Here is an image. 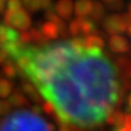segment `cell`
Segmentation results:
<instances>
[{"mask_svg": "<svg viewBox=\"0 0 131 131\" xmlns=\"http://www.w3.org/2000/svg\"><path fill=\"white\" fill-rule=\"evenodd\" d=\"M69 30L72 34H79L81 33V18H77V19H73L69 24Z\"/></svg>", "mask_w": 131, "mask_h": 131, "instance_id": "obj_16", "label": "cell"}, {"mask_svg": "<svg viewBox=\"0 0 131 131\" xmlns=\"http://www.w3.org/2000/svg\"><path fill=\"white\" fill-rule=\"evenodd\" d=\"M103 14H104V7H103V5L100 4V3H94L92 11H91V17H92V19H95V21L102 19Z\"/></svg>", "mask_w": 131, "mask_h": 131, "instance_id": "obj_12", "label": "cell"}, {"mask_svg": "<svg viewBox=\"0 0 131 131\" xmlns=\"http://www.w3.org/2000/svg\"><path fill=\"white\" fill-rule=\"evenodd\" d=\"M4 73L7 78H14L15 74H16V69H15L14 66L11 64H7L4 67Z\"/></svg>", "mask_w": 131, "mask_h": 131, "instance_id": "obj_20", "label": "cell"}, {"mask_svg": "<svg viewBox=\"0 0 131 131\" xmlns=\"http://www.w3.org/2000/svg\"><path fill=\"white\" fill-rule=\"evenodd\" d=\"M125 126L131 129V114H129V115L125 117Z\"/></svg>", "mask_w": 131, "mask_h": 131, "instance_id": "obj_23", "label": "cell"}, {"mask_svg": "<svg viewBox=\"0 0 131 131\" xmlns=\"http://www.w3.org/2000/svg\"><path fill=\"white\" fill-rule=\"evenodd\" d=\"M47 5H50V3H41V1H27V3H26V6H27L28 10H30V11H38L39 7L47 6Z\"/></svg>", "mask_w": 131, "mask_h": 131, "instance_id": "obj_17", "label": "cell"}, {"mask_svg": "<svg viewBox=\"0 0 131 131\" xmlns=\"http://www.w3.org/2000/svg\"><path fill=\"white\" fill-rule=\"evenodd\" d=\"M1 50L23 70L63 123L94 127L113 113L119 97L115 66L101 50L88 49L84 39L40 47L17 42Z\"/></svg>", "mask_w": 131, "mask_h": 131, "instance_id": "obj_1", "label": "cell"}, {"mask_svg": "<svg viewBox=\"0 0 131 131\" xmlns=\"http://www.w3.org/2000/svg\"><path fill=\"white\" fill-rule=\"evenodd\" d=\"M127 104H129V109L131 111V95L129 96V101H127Z\"/></svg>", "mask_w": 131, "mask_h": 131, "instance_id": "obj_27", "label": "cell"}, {"mask_svg": "<svg viewBox=\"0 0 131 131\" xmlns=\"http://www.w3.org/2000/svg\"><path fill=\"white\" fill-rule=\"evenodd\" d=\"M52 127L38 114L29 111L11 113L0 123V131H51Z\"/></svg>", "mask_w": 131, "mask_h": 131, "instance_id": "obj_2", "label": "cell"}, {"mask_svg": "<svg viewBox=\"0 0 131 131\" xmlns=\"http://www.w3.org/2000/svg\"><path fill=\"white\" fill-rule=\"evenodd\" d=\"M56 11L57 14L60 15L63 18H68L70 17V15L73 14V4L70 1H67V0H63V1H60L56 6Z\"/></svg>", "mask_w": 131, "mask_h": 131, "instance_id": "obj_7", "label": "cell"}, {"mask_svg": "<svg viewBox=\"0 0 131 131\" xmlns=\"http://www.w3.org/2000/svg\"><path fill=\"white\" fill-rule=\"evenodd\" d=\"M129 14L131 15V3H130V4H129Z\"/></svg>", "mask_w": 131, "mask_h": 131, "instance_id": "obj_29", "label": "cell"}, {"mask_svg": "<svg viewBox=\"0 0 131 131\" xmlns=\"http://www.w3.org/2000/svg\"><path fill=\"white\" fill-rule=\"evenodd\" d=\"M60 131H70L69 129H68V126H61V129H60Z\"/></svg>", "mask_w": 131, "mask_h": 131, "instance_id": "obj_26", "label": "cell"}, {"mask_svg": "<svg viewBox=\"0 0 131 131\" xmlns=\"http://www.w3.org/2000/svg\"><path fill=\"white\" fill-rule=\"evenodd\" d=\"M5 21L10 27L21 30H26L30 26V17L27 14V11L22 7L16 10L7 9L5 12Z\"/></svg>", "mask_w": 131, "mask_h": 131, "instance_id": "obj_4", "label": "cell"}, {"mask_svg": "<svg viewBox=\"0 0 131 131\" xmlns=\"http://www.w3.org/2000/svg\"><path fill=\"white\" fill-rule=\"evenodd\" d=\"M85 46L88 49H95V50H101L104 45L103 39H101L97 35H88L86 38H84Z\"/></svg>", "mask_w": 131, "mask_h": 131, "instance_id": "obj_9", "label": "cell"}, {"mask_svg": "<svg viewBox=\"0 0 131 131\" xmlns=\"http://www.w3.org/2000/svg\"><path fill=\"white\" fill-rule=\"evenodd\" d=\"M12 90V85L6 79H0V98L7 97Z\"/></svg>", "mask_w": 131, "mask_h": 131, "instance_id": "obj_13", "label": "cell"}, {"mask_svg": "<svg viewBox=\"0 0 131 131\" xmlns=\"http://www.w3.org/2000/svg\"><path fill=\"white\" fill-rule=\"evenodd\" d=\"M123 83H124V85H125V88L131 89V70L130 72H127V73H124Z\"/></svg>", "mask_w": 131, "mask_h": 131, "instance_id": "obj_22", "label": "cell"}, {"mask_svg": "<svg viewBox=\"0 0 131 131\" xmlns=\"http://www.w3.org/2000/svg\"><path fill=\"white\" fill-rule=\"evenodd\" d=\"M106 5H107L108 7L111 10H114V11H118V10H122L124 4H123V1H119V0H114V1H106Z\"/></svg>", "mask_w": 131, "mask_h": 131, "instance_id": "obj_19", "label": "cell"}, {"mask_svg": "<svg viewBox=\"0 0 131 131\" xmlns=\"http://www.w3.org/2000/svg\"><path fill=\"white\" fill-rule=\"evenodd\" d=\"M10 102H5V101H0V115H5L10 109Z\"/></svg>", "mask_w": 131, "mask_h": 131, "instance_id": "obj_21", "label": "cell"}, {"mask_svg": "<svg viewBox=\"0 0 131 131\" xmlns=\"http://www.w3.org/2000/svg\"><path fill=\"white\" fill-rule=\"evenodd\" d=\"M92 6H94V4H92L91 1H86V0L78 1V3L74 5V11L79 17H85V16H88V15H91Z\"/></svg>", "mask_w": 131, "mask_h": 131, "instance_id": "obj_6", "label": "cell"}, {"mask_svg": "<svg viewBox=\"0 0 131 131\" xmlns=\"http://www.w3.org/2000/svg\"><path fill=\"white\" fill-rule=\"evenodd\" d=\"M23 91H24V94L27 95L28 97L33 98V100H35V101H39L38 95H37V92H35V89H34L33 86H30V85H28V84L23 85Z\"/></svg>", "mask_w": 131, "mask_h": 131, "instance_id": "obj_18", "label": "cell"}, {"mask_svg": "<svg viewBox=\"0 0 131 131\" xmlns=\"http://www.w3.org/2000/svg\"><path fill=\"white\" fill-rule=\"evenodd\" d=\"M117 66H118V68H120L124 73H127V72L131 70V58L126 56L118 57Z\"/></svg>", "mask_w": 131, "mask_h": 131, "instance_id": "obj_11", "label": "cell"}, {"mask_svg": "<svg viewBox=\"0 0 131 131\" xmlns=\"http://www.w3.org/2000/svg\"><path fill=\"white\" fill-rule=\"evenodd\" d=\"M113 131H131V129L127 126H120V127H114Z\"/></svg>", "mask_w": 131, "mask_h": 131, "instance_id": "obj_24", "label": "cell"}, {"mask_svg": "<svg viewBox=\"0 0 131 131\" xmlns=\"http://www.w3.org/2000/svg\"><path fill=\"white\" fill-rule=\"evenodd\" d=\"M107 122L112 123L113 125H115V127H120L123 126V124H125V117L120 112H113L107 119Z\"/></svg>", "mask_w": 131, "mask_h": 131, "instance_id": "obj_10", "label": "cell"}, {"mask_svg": "<svg viewBox=\"0 0 131 131\" xmlns=\"http://www.w3.org/2000/svg\"><path fill=\"white\" fill-rule=\"evenodd\" d=\"M92 32H96V27H95L94 22L91 19L81 18V33L85 34H90Z\"/></svg>", "mask_w": 131, "mask_h": 131, "instance_id": "obj_14", "label": "cell"}, {"mask_svg": "<svg viewBox=\"0 0 131 131\" xmlns=\"http://www.w3.org/2000/svg\"><path fill=\"white\" fill-rule=\"evenodd\" d=\"M109 47L115 53H123L129 50V42H127L126 38L122 37V35H113L109 39Z\"/></svg>", "mask_w": 131, "mask_h": 131, "instance_id": "obj_5", "label": "cell"}, {"mask_svg": "<svg viewBox=\"0 0 131 131\" xmlns=\"http://www.w3.org/2000/svg\"><path fill=\"white\" fill-rule=\"evenodd\" d=\"M126 32H127V34H129V37L131 38V26H129V28H127Z\"/></svg>", "mask_w": 131, "mask_h": 131, "instance_id": "obj_28", "label": "cell"}, {"mask_svg": "<svg viewBox=\"0 0 131 131\" xmlns=\"http://www.w3.org/2000/svg\"><path fill=\"white\" fill-rule=\"evenodd\" d=\"M10 104H11V106H15V107H21V106L26 104L24 96H22L21 94H14L10 97Z\"/></svg>", "mask_w": 131, "mask_h": 131, "instance_id": "obj_15", "label": "cell"}, {"mask_svg": "<svg viewBox=\"0 0 131 131\" xmlns=\"http://www.w3.org/2000/svg\"><path fill=\"white\" fill-rule=\"evenodd\" d=\"M60 33V28L56 23L52 22H47L42 26L41 34L44 35V38H49V39H55Z\"/></svg>", "mask_w": 131, "mask_h": 131, "instance_id": "obj_8", "label": "cell"}, {"mask_svg": "<svg viewBox=\"0 0 131 131\" xmlns=\"http://www.w3.org/2000/svg\"><path fill=\"white\" fill-rule=\"evenodd\" d=\"M129 26H131V15L123 14V15H112L106 17L103 21V28L106 32L118 35L119 33L126 32Z\"/></svg>", "mask_w": 131, "mask_h": 131, "instance_id": "obj_3", "label": "cell"}, {"mask_svg": "<svg viewBox=\"0 0 131 131\" xmlns=\"http://www.w3.org/2000/svg\"><path fill=\"white\" fill-rule=\"evenodd\" d=\"M5 6H6L5 1H1V0H0V12H3L5 10Z\"/></svg>", "mask_w": 131, "mask_h": 131, "instance_id": "obj_25", "label": "cell"}]
</instances>
